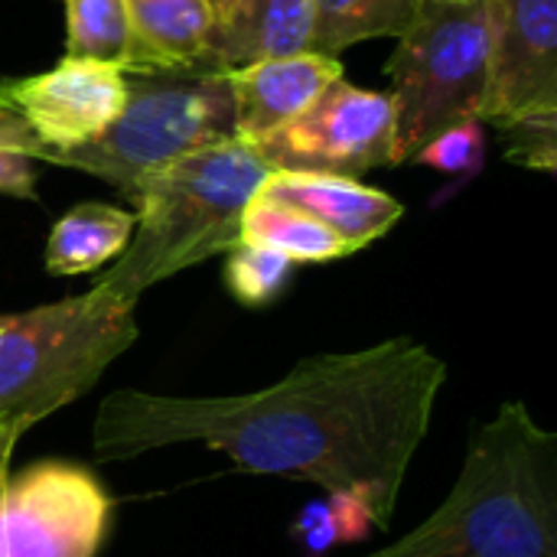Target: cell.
Wrapping results in <instances>:
<instances>
[{
  "mask_svg": "<svg viewBox=\"0 0 557 557\" xmlns=\"http://www.w3.org/2000/svg\"><path fill=\"white\" fill-rule=\"evenodd\" d=\"M447 362L395 336L359 352L313 356L277 385L235 398L114 392L95 414L98 460H127L173 444H209L242 470L294 476L392 525L408 467L428 437Z\"/></svg>",
  "mask_w": 557,
  "mask_h": 557,
  "instance_id": "6da1fadb",
  "label": "cell"
},
{
  "mask_svg": "<svg viewBox=\"0 0 557 557\" xmlns=\"http://www.w3.org/2000/svg\"><path fill=\"white\" fill-rule=\"evenodd\" d=\"M369 557H557V437L519 401L473 428L450 496Z\"/></svg>",
  "mask_w": 557,
  "mask_h": 557,
  "instance_id": "7a4b0ae2",
  "label": "cell"
},
{
  "mask_svg": "<svg viewBox=\"0 0 557 557\" xmlns=\"http://www.w3.org/2000/svg\"><path fill=\"white\" fill-rule=\"evenodd\" d=\"M271 173L255 144L238 137L193 150L153 173L134 199L137 225L124 255L91 290L137 307L140 294L153 284L219 251H232L242 212Z\"/></svg>",
  "mask_w": 557,
  "mask_h": 557,
  "instance_id": "3957f363",
  "label": "cell"
},
{
  "mask_svg": "<svg viewBox=\"0 0 557 557\" xmlns=\"http://www.w3.org/2000/svg\"><path fill=\"white\" fill-rule=\"evenodd\" d=\"M124 78L127 101L117 121L98 140L52 153L42 163L101 176L134 202L153 173L235 137V98L225 69L199 62L186 69H134Z\"/></svg>",
  "mask_w": 557,
  "mask_h": 557,
  "instance_id": "277c9868",
  "label": "cell"
},
{
  "mask_svg": "<svg viewBox=\"0 0 557 557\" xmlns=\"http://www.w3.org/2000/svg\"><path fill=\"white\" fill-rule=\"evenodd\" d=\"M134 339V307L98 290L0 317V421L29 431L78 401Z\"/></svg>",
  "mask_w": 557,
  "mask_h": 557,
  "instance_id": "5b68a950",
  "label": "cell"
},
{
  "mask_svg": "<svg viewBox=\"0 0 557 557\" xmlns=\"http://www.w3.org/2000/svg\"><path fill=\"white\" fill-rule=\"evenodd\" d=\"M388 75L392 163H408L434 137L480 121L490 85L486 0H424L398 36Z\"/></svg>",
  "mask_w": 557,
  "mask_h": 557,
  "instance_id": "8992f818",
  "label": "cell"
},
{
  "mask_svg": "<svg viewBox=\"0 0 557 557\" xmlns=\"http://www.w3.org/2000/svg\"><path fill=\"white\" fill-rule=\"evenodd\" d=\"M111 522L98 480L72 463H36L0 483V557H95Z\"/></svg>",
  "mask_w": 557,
  "mask_h": 557,
  "instance_id": "52a82bcc",
  "label": "cell"
},
{
  "mask_svg": "<svg viewBox=\"0 0 557 557\" xmlns=\"http://www.w3.org/2000/svg\"><path fill=\"white\" fill-rule=\"evenodd\" d=\"M392 98L346 78L333 82L304 114L255 144L271 170L359 176L392 163Z\"/></svg>",
  "mask_w": 557,
  "mask_h": 557,
  "instance_id": "ba28073f",
  "label": "cell"
},
{
  "mask_svg": "<svg viewBox=\"0 0 557 557\" xmlns=\"http://www.w3.org/2000/svg\"><path fill=\"white\" fill-rule=\"evenodd\" d=\"M3 91L36 137L33 160H46L98 140L127 101V78L117 65L62 59L49 72L3 82Z\"/></svg>",
  "mask_w": 557,
  "mask_h": 557,
  "instance_id": "9c48e42d",
  "label": "cell"
},
{
  "mask_svg": "<svg viewBox=\"0 0 557 557\" xmlns=\"http://www.w3.org/2000/svg\"><path fill=\"white\" fill-rule=\"evenodd\" d=\"M490 85L480 121L557 108V0H486Z\"/></svg>",
  "mask_w": 557,
  "mask_h": 557,
  "instance_id": "30bf717a",
  "label": "cell"
},
{
  "mask_svg": "<svg viewBox=\"0 0 557 557\" xmlns=\"http://www.w3.org/2000/svg\"><path fill=\"white\" fill-rule=\"evenodd\" d=\"M339 78V59L320 52H297L232 69L228 82L235 98V137L248 144L264 140L304 114Z\"/></svg>",
  "mask_w": 557,
  "mask_h": 557,
  "instance_id": "8fae6325",
  "label": "cell"
},
{
  "mask_svg": "<svg viewBox=\"0 0 557 557\" xmlns=\"http://www.w3.org/2000/svg\"><path fill=\"white\" fill-rule=\"evenodd\" d=\"M258 193L313 215L330 232H336L349 245V251L379 242L405 215V206L395 196L366 186L352 176H333V173L274 170Z\"/></svg>",
  "mask_w": 557,
  "mask_h": 557,
  "instance_id": "7c38bea8",
  "label": "cell"
},
{
  "mask_svg": "<svg viewBox=\"0 0 557 557\" xmlns=\"http://www.w3.org/2000/svg\"><path fill=\"white\" fill-rule=\"evenodd\" d=\"M317 0H248L245 10L209 39L206 62L232 72L264 59L310 52Z\"/></svg>",
  "mask_w": 557,
  "mask_h": 557,
  "instance_id": "4fadbf2b",
  "label": "cell"
},
{
  "mask_svg": "<svg viewBox=\"0 0 557 557\" xmlns=\"http://www.w3.org/2000/svg\"><path fill=\"white\" fill-rule=\"evenodd\" d=\"M134 69H186L206 62L215 16L206 0H124ZM212 65V62H209Z\"/></svg>",
  "mask_w": 557,
  "mask_h": 557,
  "instance_id": "5bb4252c",
  "label": "cell"
},
{
  "mask_svg": "<svg viewBox=\"0 0 557 557\" xmlns=\"http://www.w3.org/2000/svg\"><path fill=\"white\" fill-rule=\"evenodd\" d=\"M137 215L108 202H82L69 209L49 232L46 242V268L55 277L91 274L108 261L121 258Z\"/></svg>",
  "mask_w": 557,
  "mask_h": 557,
  "instance_id": "9a60e30c",
  "label": "cell"
},
{
  "mask_svg": "<svg viewBox=\"0 0 557 557\" xmlns=\"http://www.w3.org/2000/svg\"><path fill=\"white\" fill-rule=\"evenodd\" d=\"M238 242L271 248L284 255L290 264H323V261L352 255L349 245L336 232H330L323 222H317L313 215L287 202L268 199L261 193H255V199L242 212Z\"/></svg>",
  "mask_w": 557,
  "mask_h": 557,
  "instance_id": "2e32d148",
  "label": "cell"
},
{
  "mask_svg": "<svg viewBox=\"0 0 557 557\" xmlns=\"http://www.w3.org/2000/svg\"><path fill=\"white\" fill-rule=\"evenodd\" d=\"M424 0H317L310 52L333 55L375 36H401L418 20Z\"/></svg>",
  "mask_w": 557,
  "mask_h": 557,
  "instance_id": "e0dca14e",
  "label": "cell"
},
{
  "mask_svg": "<svg viewBox=\"0 0 557 557\" xmlns=\"http://www.w3.org/2000/svg\"><path fill=\"white\" fill-rule=\"evenodd\" d=\"M65 16H69L65 59L127 69L131 23H127L124 0H65Z\"/></svg>",
  "mask_w": 557,
  "mask_h": 557,
  "instance_id": "ac0fdd59",
  "label": "cell"
},
{
  "mask_svg": "<svg viewBox=\"0 0 557 557\" xmlns=\"http://www.w3.org/2000/svg\"><path fill=\"white\" fill-rule=\"evenodd\" d=\"M290 271H294V264L284 255L238 242L225 261V284L238 304L264 307L284 290V284L290 281Z\"/></svg>",
  "mask_w": 557,
  "mask_h": 557,
  "instance_id": "d6986e66",
  "label": "cell"
},
{
  "mask_svg": "<svg viewBox=\"0 0 557 557\" xmlns=\"http://www.w3.org/2000/svg\"><path fill=\"white\" fill-rule=\"evenodd\" d=\"M33 157H36V137L7 101V91L0 82V193L3 196L36 199Z\"/></svg>",
  "mask_w": 557,
  "mask_h": 557,
  "instance_id": "ffe728a7",
  "label": "cell"
},
{
  "mask_svg": "<svg viewBox=\"0 0 557 557\" xmlns=\"http://www.w3.org/2000/svg\"><path fill=\"white\" fill-rule=\"evenodd\" d=\"M503 134L506 157L519 166L529 170H545L555 173L557 163V108L548 111H532L512 121L496 124Z\"/></svg>",
  "mask_w": 557,
  "mask_h": 557,
  "instance_id": "44dd1931",
  "label": "cell"
},
{
  "mask_svg": "<svg viewBox=\"0 0 557 557\" xmlns=\"http://www.w3.org/2000/svg\"><path fill=\"white\" fill-rule=\"evenodd\" d=\"M480 124L483 121H470V124H460V127L434 137L414 160L441 166V170H467V166H473L476 157H480V147H483Z\"/></svg>",
  "mask_w": 557,
  "mask_h": 557,
  "instance_id": "7402d4cb",
  "label": "cell"
},
{
  "mask_svg": "<svg viewBox=\"0 0 557 557\" xmlns=\"http://www.w3.org/2000/svg\"><path fill=\"white\" fill-rule=\"evenodd\" d=\"M23 434H26V428L20 421H0V483L10 476V457Z\"/></svg>",
  "mask_w": 557,
  "mask_h": 557,
  "instance_id": "603a6c76",
  "label": "cell"
},
{
  "mask_svg": "<svg viewBox=\"0 0 557 557\" xmlns=\"http://www.w3.org/2000/svg\"><path fill=\"white\" fill-rule=\"evenodd\" d=\"M206 3H209V10L215 16V29H219V26H228L245 10L248 0H206Z\"/></svg>",
  "mask_w": 557,
  "mask_h": 557,
  "instance_id": "cb8c5ba5",
  "label": "cell"
}]
</instances>
